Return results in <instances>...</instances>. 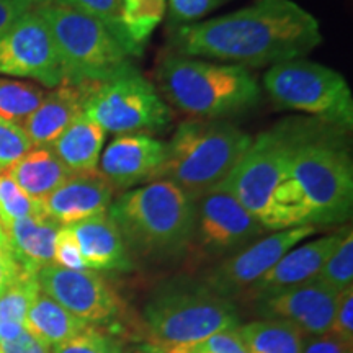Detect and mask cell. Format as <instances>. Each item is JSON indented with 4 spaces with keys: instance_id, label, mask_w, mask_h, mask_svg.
Returning <instances> with one entry per match:
<instances>
[{
    "instance_id": "6da1fadb",
    "label": "cell",
    "mask_w": 353,
    "mask_h": 353,
    "mask_svg": "<svg viewBox=\"0 0 353 353\" xmlns=\"http://www.w3.org/2000/svg\"><path fill=\"white\" fill-rule=\"evenodd\" d=\"M176 54L242 68H272L303 59L322 44L319 20L294 0H254L206 21L176 26Z\"/></svg>"
},
{
    "instance_id": "7a4b0ae2",
    "label": "cell",
    "mask_w": 353,
    "mask_h": 353,
    "mask_svg": "<svg viewBox=\"0 0 353 353\" xmlns=\"http://www.w3.org/2000/svg\"><path fill=\"white\" fill-rule=\"evenodd\" d=\"M329 128L319 121H304L273 200L270 231L337 224L350 216L352 156Z\"/></svg>"
},
{
    "instance_id": "3957f363",
    "label": "cell",
    "mask_w": 353,
    "mask_h": 353,
    "mask_svg": "<svg viewBox=\"0 0 353 353\" xmlns=\"http://www.w3.org/2000/svg\"><path fill=\"white\" fill-rule=\"evenodd\" d=\"M196 201L167 180L139 185L112 201L108 216L120 229L128 250L141 257L165 259L190 245Z\"/></svg>"
},
{
    "instance_id": "277c9868",
    "label": "cell",
    "mask_w": 353,
    "mask_h": 353,
    "mask_svg": "<svg viewBox=\"0 0 353 353\" xmlns=\"http://www.w3.org/2000/svg\"><path fill=\"white\" fill-rule=\"evenodd\" d=\"M156 79L175 108L201 120H223L254 108L260 100L257 77L236 64L170 54L161 61Z\"/></svg>"
},
{
    "instance_id": "5b68a950",
    "label": "cell",
    "mask_w": 353,
    "mask_h": 353,
    "mask_svg": "<svg viewBox=\"0 0 353 353\" xmlns=\"http://www.w3.org/2000/svg\"><path fill=\"white\" fill-rule=\"evenodd\" d=\"M252 136L226 120L190 118L165 143L157 180H167L198 201L231 175Z\"/></svg>"
},
{
    "instance_id": "8992f818",
    "label": "cell",
    "mask_w": 353,
    "mask_h": 353,
    "mask_svg": "<svg viewBox=\"0 0 353 353\" xmlns=\"http://www.w3.org/2000/svg\"><path fill=\"white\" fill-rule=\"evenodd\" d=\"M34 12L50 28L63 83L92 85L132 68L131 57L138 54L100 20L57 3Z\"/></svg>"
},
{
    "instance_id": "52a82bcc",
    "label": "cell",
    "mask_w": 353,
    "mask_h": 353,
    "mask_svg": "<svg viewBox=\"0 0 353 353\" xmlns=\"http://www.w3.org/2000/svg\"><path fill=\"white\" fill-rule=\"evenodd\" d=\"M144 319L152 343L174 347L203 342L236 327L239 317L236 306L206 283L175 280L152 294L144 307Z\"/></svg>"
},
{
    "instance_id": "ba28073f",
    "label": "cell",
    "mask_w": 353,
    "mask_h": 353,
    "mask_svg": "<svg viewBox=\"0 0 353 353\" xmlns=\"http://www.w3.org/2000/svg\"><path fill=\"white\" fill-rule=\"evenodd\" d=\"M263 87L280 108L301 112L332 128L353 126V95L342 74L307 59L268 68Z\"/></svg>"
},
{
    "instance_id": "9c48e42d",
    "label": "cell",
    "mask_w": 353,
    "mask_h": 353,
    "mask_svg": "<svg viewBox=\"0 0 353 353\" xmlns=\"http://www.w3.org/2000/svg\"><path fill=\"white\" fill-rule=\"evenodd\" d=\"M303 126L304 121H288L260 132L223 182L263 229H270L273 200L288 170L291 151Z\"/></svg>"
},
{
    "instance_id": "30bf717a",
    "label": "cell",
    "mask_w": 353,
    "mask_h": 353,
    "mask_svg": "<svg viewBox=\"0 0 353 353\" xmlns=\"http://www.w3.org/2000/svg\"><path fill=\"white\" fill-rule=\"evenodd\" d=\"M83 112L117 136L157 132L172 121L169 105L134 68L95 83Z\"/></svg>"
},
{
    "instance_id": "8fae6325",
    "label": "cell",
    "mask_w": 353,
    "mask_h": 353,
    "mask_svg": "<svg viewBox=\"0 0 353 353\" xmlns=\"http://www.w3.org/2000/svg\"><path fill=\"white\" fill-rule=\"evenodd\" d=\"M0 74L32 79L50 88L63 83L50 28L34 10L25 12L0 37Z\"/></svg>"
},
{
    "instance_id": "7c38bea8",
    "label": "cell",
    "mask_w": 353,
    "mask_h": 353,
    "mask_svg": "<svg viewBox=\"0 0 353 353\" xmlns=\"http://www.w3.org/2000/svg\"><path fill=\"white\" fill-rule=\"evenodd\" d=\"M195 205L192 242L201 254L213 257L228 254L265 231L223 183L203 195Z\"/></svg>"
},
{
    "instance_id": "4fadbf2b",
    "label": "cell",
    "mask_w": 353,
    "mask_h": 353,
    "mask_svg": "<svg viewBox=\"0 0 353 353\" xmlns=\"http://www.w3.org/2000/svg\"><path fill=\"white\" fill-rule=\"evenodd\" d=\"M39 290L85 322H103L120 311V298L94 270H68L48 265L37 275Z\"/></svg>"
},
{
    "instance_id": "5bb4252c",
    "label": "cell",
    "mask_w": 353,
    "mask_h": 353,
    "mask_svg": "<svg viewBox=\"0 0 353 353\" xmlns=\"http://www.w3.org/2000/svg\"><path fill=\"white\" fill-rule=\"evenodd\" d=\"M314 232V226H298L273 232L218 265L206 278V285L228 299L242 291H249L288 250Z\"/></svg>"
},
{
    "instance_id": "9a60e30c",
    "label": "cell",
    "mask_w": 353,
    "mask_h": 353,
    "mask_svg": "<svg viewBox=\"0 0 353 353\" xmlns=\"http://www.w3.org/2000/svg\"><path fill=\"white\" fill-rule=\"evenodd\" d=\"M165 159V143L151 134H120L101 151L99 172L114 190L157 180Z\"/></svg>"
},
{
    "instance_id": "2e32d148",
    "label": "cell",
    "mask_w": 353,
    "mask_h": 353,
    "mask_svg": "<svg viewBox=\"0 0 353 353\" xmlns=\"http://www.w3.org/2000/svg\"><path fill=\"white\" fill-rule=\"evenodd\" d=\"M337 291L316 278L263 298V311L273 319L293 322L304 335H324L330 330L339 303Z\"/></svg>"
},
{
    "instance_id": "e0dca14e",
    "label": "cell",
    "mask_w": 353,
    "mask_h": 353,
    "mask_svg": "<svg viewBox=\"0 0 353 353\" xmlns=\"http://www.w3.org/2000/svg\"><path fill=\"white\" fill-rule=\"evenodd\" d=\"M114 188L105 176L72 174L51 195L39 201L43 213L59 226H72L94 216L108 213Z\"/></svg>"
},
{
    "instance_id": "ac0fdd59",
    "label": "cell",
    "mask_w": 353,
    "mask_h": 353,
    "mask_svg": "<svg viewBox=\"0 0 353 353\" xmlns=\"http://www.w3.org/2000/svg\"><path fill=\"white\" fill-rule=\"evenodd\" d=\"M343 234L345 232L330 234V236L319 237V239L306 242L299 247H293L260 278L257 283L252 285L249 293L252 296L267 298L278 291L314 280L322 265L339 245Z\"/></svg>"
},
{
    "instance_id": "d6986e66",
    "label": "cell",
    "mask_w": 353,
    "mask_h": 353,
    "mask_svg": "<svg viewBox=\"0 0 353 353\" xmlns=\"http://www.w3.org/2000/svg\"><path fill=\"white\" fill-rule=\"evenodd\" d=\"M94 85L95 83H61L51 92H46L39 107L20 125L32 141L33 148H50L63 134L65 128L81 117Z\"/></svg>"
},
{
    "instance_id": "ffe728a7",
    "label": "cell",
    "mask_w": 353,
    "mask_h": 353,
    "mask_svg": "<svg viewBox=\"0 0 353 353\" xmlns=\"http://www.w3.org/2000/svg\"><path fill=\"white\" fill-rule=\"evenodd\" d=\"M69 228L76 236L88 270L128 272L132 268L126 242L108 213L94 216Z\"/></svg>"
},
{
    "instance_id": "44dd1931",
    "label": "cell",
    "mask_w": 353,
    "mask_h": 353,
    "mask_svg": "<svg viewBox=\"0 0 353 353\" xmlns=\"http://www.w3.org/2000/svg\"><path fill=\"white\" fill-rule=\"evenodd\" d=\"M59 228V224L41 211L15 221L2 232L20 267L38 275L41 268L52 265L54 239Z\"/></svg>"
},
{
    "instance_id": "7402d4cb",
    "label": "cell",
    "mask_w": 353,
    "mask_h": 353,
    "mask_svg": "<svg viewBox=\"0 0 353 353\" xmlns=\"http://www.w3.org/2000/svg\"><path fill=\"white\" fill-rule=\"evenodd\" d=\"M107 131L83 112L50 148L70 174H97Z\"/></svg>"
},
{
    "instance_id": "603a6c76",
    "label": "cell",
    "mask_w": 353,
    "mask_h": 353,
    "mask_svg": "<svg viewBox=\"0 0 353 353\" xmlns=\"http://www.w3.org/2000/svg\"><path fill=\"white\" fill-rule=\"evenodd\" d=\"M8 174L37 201L51 195L72 175L51 148H32L8 169Z\"/></svg>"
},
{
    "instance_id": "cb8c5ba5",
    "label": "cell",
    "mask_w": 353,
    "mask_h": 353,
    "mask_svg": "<svg viewBox=\"0 0 353 353\" xmlns=\"http://www.w3.org/2000/svg\"><path fill=\"white\" fill-rule=\"evenodd\" d=\"M87 322L79 319L57 304L41 290L28 309L25 329L39 342L50 345H59L69 339L76 337L87 327Z\"/></svg>"
},
{
    "instance_id": "d4e9b609",
    "label": "cell",
    "mask_w": 353,
    "mask_h": 353,
    "mask_svg": "<svg viewBox=\"0 0 353 353\" xmlns=\"http://www.w3.org/2000/svg\"><path fill=\"white\" fill-rule=\"evenodd\" d=\"M237 329L249 353H303L306 345L303 330L285 319L270 317Z\"/></svg>"
},
{
    "instance_id": "484cf974",
    "label": "cell",
    "mask_w": 353,
    "mask_h": 353,
    "mask_svg": "<svg viewBox=\"0 0 353 353\" xmlns=\"http://www.w3.org/2000/svg\"><path fill=\"white\" fill-rule=\"evenodd\" d=\"M38 293L37 275L21 270L0 294V342L13 341L23 332L26 314Z\"/></svg>"
},
{
    "instance_id": "4316f807",
    "label": "cell",
    "mask_w": 353,
    "mask_h": 353,
    "mask_svg": "<svg viewBox=\"0 0 353 353\" xmlns=\"http://www.w3.org/2000/svg\"><path fill=\"white\" fill-rule=\"evenodd\" d=\"M167 10V0H123L121 26L128 41L136 51L143 46L161 25Z\"/></svg>"
},
{
    "instance_id": "83f0119b",
    "label": "cell",
    "mask_w": 353,
    "mask_h": 353,
    "mask_svg": "<svg viewBox=\"0 0 353 353\" xmlns=\"http://www.w3.org/2000/svg\"><path fill=\"white\" fill-rule=\"evenodd\" d=\"M44 88L33 82L0 79V117L21 125L39 107Z\"/></svg>"
},
{
    "instance_id": "f1b7e54d",
    "label": "cell",
    "mask_w": 353,
    "mask_h": 353,
    "mask_svg": "<svg viewBox=\"0 0 353 353\" xmlns=\"http://www.w3.org/2000/svg\"><path fill=\"white\" fill-rule=\"evenodd\" d=\"M316 280L337 293L350 288L353 281V234L350 229L343 234L339 245L322 265Z\"/></svg>"
},
{
    "instance_id": "f546056e",
    "label": "cell",
    "mask_w": 353,
    "mask_h": 353,
    "mask_svg": "<svg viewBox=\"0 0 353 353\" xmlns=\"http://www.w3.org/2000/svg\"><path fill=\"white\" fill-rule=\"evenodd\" d=\"M39 201L33 200L19 187L8 170L0 172V228L2 231L21 218L41 213Z\"/></svg>"
},
{
    "instance_id": "4dcf8cb0",
    "label": "cell",
    "mask_w": 353,
    "mask_h": 353,
    "mask_svg": "<svg viewBox=\"0 0 353 353\" xmlns=\"http://www.w3.org/2000/svg\"><path fill=\"white\" fill-rule=\"evenodd\" d=\"M52 3L70 7L74 8V10H79L85 13V15H90L94 17V19L100 20L101 23L107 25L118 38L123 39V41L138 54V51H136L134 48L131 46V43L128 41L125 30H123L121 26L123 0H54Z\"/></svg>"
},
{
    "instance_id": "1f68e13d",
    "label": "cell",
    "mask_w": 353,
    "mask_h": 353,
    "mask_svg": "<svg viewBox=\"0 0 353 353\" xmlns=\"http://www.w3.org/2000/svg\"><path fill=\"white\" fill-rule=\"evenodd\" d=\"M52 353H123V347L113 335L87 325L76 337L56 345Z\"/></svg>"
},
{
    "instance_id": "d6a6232c",
    "label": "cell",
    "mask_w": 353,
    "mask_h": 353,
    "mask_svg": "<svg viewBox=\"0 0 353 353\" xmlns=\"http://www.w3.org/2000/svg\"><path fill=\"white\" fill-rule=\"evenodd\" d=\"M23 128L0 117V172H6L32 149Z\"/></svg>"
},
{
    "instance_id": "836d02e7",
    "label": "cell",
    "mask_w": 353,
    "mask_h": 353,
    "mask_svg": "<svg viewBox=\"0 0 353 353\" xmlns=\"http://www.w3.org/2000/svg\"><path fill=\"white\" fill-rule=\"evenodd\" d=\"M52 263L57 267L68 268V270H88L82 259L76 236L69 226H61L56 234Z\"/></svg>"
},
{
    "instance_id": "e575fe53",
    "label": "cell",
    "mask_w": 353,
    "mask_h": 353,
    "mask_svg": "<svg viewBox=\"0 0 353 353\" xmlns=\"http://www.w3.org/2000/svg\"><path fill=\"white\" fill-rule=\"evenodd\" d=\"M221 3L223 0H169L170 23L176 26L196 23Z\"/></svg>"
},
{
    "instance_id": "d590c367",
    "label": "cell",
    "mask_w": 353,
    "mask_h": 353,
    "mask_svg": "<svg viewBox=\"0 0 353 353\" xmlns=\"http://www.w3.org/2000/svg\"><path fill=\"white\" fill-rule=\"evenodd\" d=\"M193 347L201 353H249L237 327L216 332Z\"/></svg>"
},
{
    "instance_id": "8d00e7d4",
    "label": "cell",
    "mask_w": 353,
    "mask_h": 353,
    "mask_svg": "<svg viewBox=\"0 0 353 353\" xmlns=\"http://www.w3.org/2000/svg\"><path fill=\"white\" fill-rule=\"evenodd\" d=\"M329 334L335 335L348 345L353 343V286L339 294L337 311H335Z\"/></svg>"
},
{
    "instance_id": "74e56055",
    "label": "cell",
    "mask_w": 353,
    "mask_h": 353,
    "mask_svg": "<svg viewBox=\"0 0 353 353\" xmlns=\"http://www.w3.org/2000/svg\"><path fill=\"white\" fill-rule=\"evenodd\" d=\"M0 353H51L46 343L39 342L28 330L8 342H0Z\"/></svg>"
},
{
    "instance_id": "f35d334b",
    "label": "cell",
    "mask_w": 353,
    "mask_h": 353,
    "mask_svg": "<svg viewBox=\"0 0 353 353\" xmlns=\"http://www.w3.org/2000/svg\"><path fill=\"white\" fill-rule=\"evenodd\" d=\"M23 270L20 263L13 257L10 247H8L6 237L0 239V294L6 291L8 285L19 276V273Z\"/></svg>"
},
{
    "instance_id": "ab89813d",
    "label": "cell",
    "mask_w": 353,
    "mask_h": 353,
    "mask_svg": "<svg viewBox=\"0 0 353 353\" xmlns=\"http://www.w3.org/2000/svg\"><path fill=\"white\" fill-rule=\"evenodd\" d=\"M303 353H352V345L342 342L332 334L317 335L304 345Z\"/></svg>"
},
{
    "instance_id": "60d3db41",
    "label": "cell",
    "mask_w": 353,
    "mask_h": 353,
    "mask_svg": "<svg viewBox=\"0 0 353 353\" xmlns=\"http://www.w3.org/2000/svg\"><path fill=\"white\" fill-rule=\"evenodd\" d=\"M23 10L19 3L13 0H0V37L7 32L17 20L23 15Z\"/></svg>"
},
{
    "instance_id": "b9f144b4",
    "label": "cell",
    "mask_w": 353,
    "mask_h": 353,
    "mask_svg": "<svg viewBox=\"0 0 353 353\" xmlns=\"http://www.w3.org/2000/svg\"><path fill=\"white\" fill-rule=\"evenodd\" d=\"M17 2L19 6L23 8L26 12H32V10H38V8L50 6V3L54 2V0H13Z\"/></svg>"
},
{
    "instance_id": "7bdbcfd3",
    "label": "cell",
    "mask_w": 353,
    "mask_h": 353,
    "mask_svg": "<svg viewBox=\"0 0 353 353\" xmlns=\"http://www.w3.org/2000/svg\"><path fill=\"white\" fill-rule=\"evenodd\" d=\"M125 353H165L164 348L157 343H149V345L144 347H138V348H132V350H128Z\"/></svg>"
},
{
    "instance_id": "ee69618b",
    "label": "cell",
    "mask_w": 353,
    "mask_h": 353,
    "mask_svg": "<svg viewBox=\"0 0 353 353\" xmlns=\"http://www.w3.org/2000/svg\"><path fill=\"white\" fill-rule=\"evenodd\" d=\"M162 348H164L165 353H201L193 347V343H190V345H174V347H162Z\"/></svg>"
},
{
    "instance_id": "f6af8a7d",
    "label": "cell",
    "mask_w": 353,
    "mask_h": 353,
    "mask_svg": "<svg viewBox=\"0 0 353 353\" xmlns=\"http://www.w3.org/2000/svg\"><path fill=\"white\" fill-rule=\"evenodd\" d=\"M3 237V232H2V228H0V239H2Z\"/></svg>"
}]
</instances>
